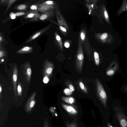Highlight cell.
Returning a JSON list of instances; mask_svg holds the SVG:
<instances>
[{
  "label": "cell",
  "instance_id": "1",
  "mask_svg": "<svg viewBox=\"0 0 127 127\" xmlns=\"http://www.w3.org/2000/svg\"><path fill=\"white\" fill-rule=\"evenodd\" d=\"M97 90L98 97L104 106L107 108V96L101 84L98 79L96 80Z\"/></svg>",
  "mask_w": 127,
  "mask_h": 127
},
{
  "label": "cell",
  "instance_id": "2",
  "mask_svg": "<svg viewBox=\"0 0 127 127\" xmlns=\"http://www.w3.org/2000/svg\"><path fill=\"white\" fill-rule=\"evenodd\" d=\"M84 60V55L82 47H79L76 62V68L79 73H81L82 72Z\"/></svg>",
  "mask_w": 127,
  "mask_h": 127
},
{
  "label": "cell",
  "instance_id": "3",
  "mask_svg": "<svg viewBox=\"0 0 127 127\" xmlns=\"http://www.w3.org/2000/svg\"><path fill=\"white\" fill-rule=\"evenodd\" d=\"M119 68V65L117 62L115 60L112 61L106 70V75L108 76H112L117 71Z\"/></svg>",
  "mask_w": 127,
  "mask_h": 127
},
{
  "label": "cell",
  "instance_id": "4",
  "mask_svg": "<svg viewBox=\"0 0 127 127\" xmlns=\"http://www.w3.org/2000/svg\"><path fill=\"white\" fill-rule=\"evenodd\" d=\"M54 68L53 64L48 60H46L44 63L43 74L45 76H48L52 74Z\"/></svg>",
  "mask_w": 127,
  "mask_h": 127
},
{
  "label": "cell",
  "instance_id": "5",
  "mask_svg": "<svg viewBox=\"0 0 127 127\" xmlns=\"http://www.w3.org/2000/svg\"><path fill=\"white\" fill-rule=\"evenodd\" d=\"M18 75V70L16 65L14 66L12 70V83L13 91L15 98L16 100L17 99V83Z\"/></svg>",
  "mask_w": 127,
  "mask_h": 127
},
{
  "label": "cell",
  "instance_id": "6",
  "mask_svg": "<svg viewBox=\"0 0 127 127\" xmlns=\"http://www.w3.org/2000/svg\"><path fill=\"white\" fill-rule=\"evenodd\" d=\"M23 72L27 82L29 83L31 79L32 70L29 62L24 64L23 67Z\"/></svg>",
  "mask_w": 127,
  "mask_h": 127
},
{
  "label": "cell",
  "instance_id": "7",
  "mask_svg": "<svg viewBox=\"0 0 127 127\" xmlns=\"http://www.w3.org/2000/svg\"><path fill=\"white\" fill-rule=\"evenodd\" d=\"M36 94V92L33 93L27 103L25 108L26 111L27 112L30 111L34 105L35 103V97Z\"/></svg>",
  "mask_w": 127,
  "mask_h": 127
},
{
  "label": "cell",
  "instance_id": "8",
  "mask_svg": "<svg viewBox=\"0 0 127 127\" xmlns=\"http://www.w3.org/2000/svg\"><path fill=\"white\" fill-rule=\"evenodd\" d=\"M61 105L64 109L70 114L75 115L77 114V110L76 107L74 106L64 103H62Z\"/></svg>",
  "mask_w": 127,
  "mask_h": 127
},
{
  "label": "cell",
  "instance_id": "9",
  "mask_svg": "<svg viewBox=\"0 0 127 127\" xmlns=\"http://www.w3.org/2000/svg\"><path fill=\"white\" fill-rule=\"evenodd\" d=\"M53 8L52 5H49L42 3L38 6V10L41 12H45Z\"/></svg>",
  "mask_w": 127,
  "mask_h": 127
},
{
  "label": "cell",
  "instance_id": "10",
  "mask_svg": "<svg viewBox=\"0 0 127 127\" xmlns=\"http://www.w3.org/2000/svg\"><path fill=\"white\" fill-rule=\"evenodd\" d=\"M61 99L63 101L70 104H73L75 101L74 98L71 96L65 97L62 96Z\"/></svg>",
  "mask_w": 127,
  "mask_h": 127
},
{
  "label": "cell",
  "instance_id": "11",
  "mask_svg": "<svg viewBox=\"0 0 127 127\" xmlns=\"http://www.w3.org/2000/svg\"><path fill=\"white\" fill-rule=\"evenodd\" d=\"M49 28V26L47 27L42 30H40L38 32L36 33L32 36V37L27 41V42H30L31 41L37 38L42 33L46 31Z\"/></svg>",
  "mask_w": 127,
  "mask_h": 127
},
{
  "label": "cell",
  "instance_id": "12",
  "mask_svg": "<svg viewBox=\"0 0 127 127\" xmlns=\"http://www.w3.org/2000/svg\"><path fill=\"white\" fill-rule=\"evenodd\" d=\"M32 48L29 46L24 47L17 51V53L18 54H24L26 53H29L32 51Z\"/></svg>",
  "mask_w": 127,
  "mask_h": 127
},
{
  "label": "cell",
  "instance_id": "13",
  "mask_svg": "<svg viewBox=\"0 0 127 127\" xmlns=\"http://www.w3.org/2000/svg\"><path fill=\"white\" fill-rule=\"evenodd\" d=\"M40 15L36 11L30 12L26 17V18H38L40 17Z\"/></svg>",
  "mask_w": 127,
  "mask_h": 127
},
{
  "label": "cell",
  "instance_id": "14",
  "mask_svg": "<svg viewBox=\"0 0 127 127\" xmlns=\"http://www.w3.org/2000/svg\"><path fill=\"white\" fill-rule=\"evenodd\" d=\"M94 56L95 65L98 66L100 63V59L98 53L97 52H95Z\"/></svg>",
  "mask_w": 127,
  "mask_h": 127
},
{
  "label": "cell",
  "instance_id": "15",
  "mask_svg": "<svg viewBox=\"0 0 127 127\" xmlns=\"http://www.w3.org/2000/svg\"><path fill=\"white\" fill-rule=\"evenodd\" d=\"M50 12H46L45 13L40 16L39 18L41 20H44L47 19L50 15Z\"/></svg>",
  "mask_w": 127,
  "mask_h": 127
},
{
  "label": "cell",
  "instance_id": "16",
  "mask_svg": "<svg viewBox=\"0 0 127 127\" xmlns=\"http://www.w3.org/2000/svg\"><path fill=\"white\" fill-rule=\"evenodd\" d=\"M120 122L121 125L122 127H127V122L126 120L124 118H120Z\"/></svg>",
  "mask_w": 127,
  "mask_h": 127
},
{
  "label": "cell",
  "instance_id": "17",
  "mask_svg": "<svg viewBox=\"0 0 127 127\" xmlns=\"http://www.w3.org/2000/svg\"><path fill=\"white\" fill-rule=\"evenodd\" d=\"M17 91L18 96H21L22 94V90L20 83L19 82L18 83L17 87Z\"/></svg>",
  "mask_w": 127,
  "mask_h": 127
},
{
  "label": "cell",
  "instance_id": "18",
  "mask_svg": "<svg viewBox=\"0 0 127 127\" xmlns=\"http://www.w3.org/2000/svg\"><path fill=\"white\" fill-rule=\"evenodd\" d=\"M79 85L80 88L84 92L86 93H88L87 89L82 82H80L79 83Z\"/></svg>",
  "mask_w": 127,
  "mask_h": 127
},
{
  "label": "cell",
  "instance_id": "19",
  "mask_svg": "<svg viewBox=\"0 0 127 127\" xmlns=\"http://www.w3.org/2000/svg\"><path fill=\"white\" fill-rule=\"evenodd\" d=\"M66 123L67 127H78L76 124L74 122L69 123L68 122H66Z\"/></svg>",
  "mask_w": 127,
  "mask_h": 127
},
{
  "label": "cell",
  "instance_id": "20",
  "mask_svg": "<svg viewBox=\"0 0 127 127\" xmlns=\"http://www.w3.org/2000/svg\"><path fill=\"white\" fill-rule=\"evenodd\" d=\"M56 38L59 45L62 48V44L60 37L58 34H56Z\"/></svg>",
  "mask_w": 127,
  "mask_h": 127
},
{
  "label": "cell",
  "instance_id": "21",
  "mask_svg": "<svg viewBox=\"0 0 127 127\" xmlns=\"http://www.w3.org/2000/svg\"><path fill=\"white\" fill-rule=\"evenodd\" d=\"M64 93L65 95H70L72 93V92L68 88L65 89L64 90Z\"/></svg>",
  "mask_w": 127,
  "mask_h": 127
},
{
  "label": "cell",
  "instance_id": "22",
  "mask_svg": "<svg viewBox=\"0 0 127 127\" xmlns=\"http://www.w3.org/2000/svg\"><path fill=\"white\" fill-rule=\"evenodd\" d=\"M26 7V5L24 4H21L18 6L17 9L19 10H23L25 9Z\"/></svg>",
  "mask_w": 127,
  "mask_h": 127
},
{
  "label": "cell",
  "instance_id": "23",
  "mask_svg": "<svg viewBox=\"0 0 127 127\" xmlns=\"http://www.w3.org/2000/svg\"><path fill=\"white\" fill-rule=\"evenodd\" d=\"M43 127H49L48 121L46 118L44 119Z\"/></svg>",
  "mask_w": 127,
  "mask_h": 127
},
{
  "label": "cell",
  "instance_id": "24",
  "mask_svg": "<svg viewBox=\"0 0 127 127\" xmlns=\"http://www.w3.org/2000/svg\"><path fill=\"white\" fill-rule=\"evenodd\" d=\"M16 0H9V3L8 6L7 7L6 10H7L9 8L11 5L15 1H16Z\"/></svg>",
  "mask_w": 127,
  "mask_h": 127
},
{
  "label": "cell",
  "instance_id": "25",
  "mask_svg": "<svg viewBox=\"0 0 127 127\" xmlns=\"http://www.w3.org/2000/svg\"><path fill=\"white\" fill-rule=\"evenodd\" d=\"M30 8L32 10L36 11L37 9L38 10V6L35 5H32L31 6Z\"/></svg>",
  "mask_w": 127,
  "mask_h": 127
},
{
  "label": "cell",
  "instance_id": "26",
  "mask_svg": "<svg viewBox=\"0 0 127 127\" xmlns=\"http://www.w3.org/2000/svg\"><path fill=\"white\" fill-rule=\"evenodd\" d=\"M43 3L49 5H52L54 4L53 2L52 1H48L43 2Z\"/></svg>",
  "mask_w": 127,
  "mask_h": 127
},
{
  "label": "cell",
  "instance_id": "27",
  "mask_svg": "<svg viewBox=\"0 0 127 127\" xmlns=\"http://www.w3.org/2000/svg\"><path fill=\"white\" fill-rule=\"evenodd\" d=\"M10 17L11 19H14L16 18V15L15 13L14 12H11L10 14Z\"/></svg>",
  "mask_w": 127,
  "mask_h": 127
},
{
  "label": "cell",
  "instance_id": "28",
  "mask_svg": "<svg viewBox=\"0 0 127 127\" xmlns=\"http://www.w3.org/2000/svg\"><path fill=\"white\" fill-rule=\"evenodd\" d=\"M80 36L81 39L82 40L84 41L85 38V33L84 32H81L80 33Z\"/></svg>",
  "mask_w": 127,
  "mask_h": 127
},
{
  "label": "cell",
  "instance_id": "29",
  "mask_svg": "<svg viewBox=\"0 0 127 127\" xmlns=\"http://www.w3.org/2000/svg\"><path fill=\"white\" fill-rule=\"evenodd\" d=\"M107 34L106 33H103L101 37V39L102 40H104L107 37Z\"/></svg>",
  "mask_w": 127,
  "mask_h": 127
},
{
  "label": "cell",
  "instance_id": "30",
  "mask_svg": "<svg viewBox=\"0 0 127 127\" xmlns=\"http://www.w3.org/2000/svg\"><path fill=\"white\" fill-rule=\"evenodd\" d=\"M69 89L72 92L74 91V89L73 86L71 84H70L69 86Z\"/></svg>",
  "mask_w": 127,
  "mask_h": 127
},
{
  "label": "cell",
  "instance_id": "31",
  "mask_svg": "<svg viewBox=\"0 0 127 127\" xmlns=\"http://www.w3.org/2000/svg\"><path fill=\"white\" fill-rule=\"evenodd\" d=\"M25 14V13L23 12H18L15 13L16 16H17L22 15Z\"/></svg>",
  "mask_w": 127,
  "mask_h": 127
},
{
  "label": "cell",
  "instance_id": "32",
  "mask_svg": "<svg viewBox=\"0 0 127 127\" xmlns=\"http://www.w3.org/2000/svg\"><path fill=\"white\" fill-rule=\"evenodd\" d=\"M49 80V79L47 76H45L44 77L43 81L44 83H47L48 82Z\"/></svg>",
  "mask_w": 127,
  "mask_h": 127
},
{
  "label": "cell",
  "instance_id": "33",
  "mask_svg": "<svg viewBox=\"0 0 127 127\" xmlns=\"http://www.w3.org/2000/svg\"><path fill=\"white\" fill-rule=\"evenodd\" d=\"M59 28L60 30L62 31H63L64 32H66V29L65 28L63 27H62L61 26H60L59 27Z\"/></svg>",
  "mask_w": 127,
  "mask_h": 127
},
{
  "label": "cell",
  "instance_id": "34",
  "mask_svg": "<svg viewBox=\"0 0 127 127\" xmlns=\"http://www.w3.org/2000/svg\"><path fill=\"white\" fill-rule=\"evenodd\" d=\"M104 15L105 18L106 19H107L108 18V16L107 12L105 11L104 12Z\"/></svg>",
  "mask_w": 127,
  "mask_h": 127
},
{
  "label": "cell",
  "instance_id": "35",
  "mask_svg": "<svg viewBox=\"0 0 127 127\" xmlns=\"http://www.w3.org/2000/svg\"><path fill=\"white\" fill-rule=\"evenodd\" d=\"M64 46L65 47L68 48L69 46V44L68 43L66 42L64 44Z\"/></svg>",
  "mask_w": 127,
  "mask_h": 127
},
{
  "label": "cell",
  "instance_id": "36",
  "mask_svg": "<svg viewBox=\"0 0 127 127\" xmlns=\"http://www.w3.org/2000/svg\"><path fill=\"white\" fill-rule=\"evenodd\" d=\"M3 55V53L1 50L0 51V58H1Z\"/></svg>",
  "mask_w": 127,
  "mask_h": 127
},
{
  "label": "cell",
  "instance_id": "37",
  "mask_svg": "<svg viewBox=\"0 0 127 127\" xmlns=\"http://www.w3.org/2000/svg\"><path fill=\"white\" fill-rule=\"evenodd\" d=\"M107 127H113L110 124L108 123L107 124Z\"/></svg>",
  "mask_w": 127,
  "mask_h": 127
},
{
  "label": "cell",
  "instance_id": "38",
  "mask_svg": "<svg viewBox=\"0 0 127 127\" xmlns=\"http://www.w3.org/2000/svg\"><path fill=\"white\" fill-rule=\"evenodd\" d=\"M125 91H127V86L125 87Z\"/></svg>",
  "mask_w": 127,
  "mask_h": 127
},
{
  "label": "cell",
  "instance_id": "39",
  "mask_svg": "<svg viewBox=\"0 0 127 127\" xmlns=\"http://www.w3.org/2000/svg\"><path fill=\"white\" fill-rule=\"evenodd\" d=\"M2 40V38L1 37V36H0V42H1V41Z\"/></svg>",
  "mask_w": 127,
  "mask_h": 127
},
{
  "label": "cell",
  "instance_id": "40",
  "mask_svg": "<svg viewBox=\"0 0 127 127\" xmlns=\"http://www.w3.org/2000/svg\"><path fill=\"white\" fill-rule=\"evenodd\" d=\"M1 86H0V93H1Z\"/></svg>",
  "mask_w": 127,
  "mask_h": 127
},
{
  "label": "cell",
  "instance_id": "41",
  "mask_svg": "<svg viewBox=\"0 0 127 127\" xmlns=\"http://www.w3.org/2000/svg\"><path fill=\"white\" fill-rule=\"evenodd\" d=\"M1 61L2 62H3L4 61V60L3 59H1Z\"/></svg>",
  "mask_w": 127,
  "mask_h": 127
},
{
  "label": "cell",
  "instance_id": "42",
  "mask_svg": "<svg viewBox=\"0 0 127 127\" xmlns=\"http://www.w3.org/2000/svg\"></svg>",
  "mask_w": 127,
  "mask_h": 127
}]
</instances>
